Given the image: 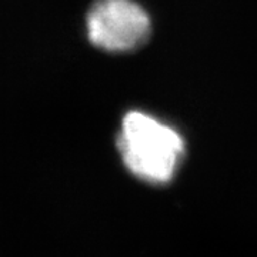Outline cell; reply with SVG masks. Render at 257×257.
<instances>
[{
	"mask_svg": "<svg viewBox=\"0 0 257 257\" xmlns=\"http://www.w3.org/2000/svg\"><path fill=\"white\" fill-rule=\"evenodd\" d=\"M117 146L128 170L152 184L169 183L184 153L183 139L175 128L142 111L124 116Z\"/></svg>",
	"mask_w": 257,
	"mask_h": 257,
	"instance_id": "obj_1",
	"label": "cell"
},
{
	"mask_svg": "<svg viewBox=\"0 0 257 257\" xmlns=\"http://www.w3.org/2000/svg\"><path fill=\"white\" fill-rule=\"evenodd\" d=\"M87 37L106 52H130L150 33V19L133 0H97L86 16Z\"/></svg>",
	"mask_w": 257,
	"mask_h": 257,
	"instance_id": "obj_2",
	"label": "cell"
}]
</instances>
